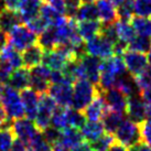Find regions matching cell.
<instances>
[{"mask_svg":"<svg viewBox=\"0 0 151 151\" xmlns=\"http://www.w3.org/2000/svg\"><path fill=\"white\" fill-rule=\"evenodd\" d=\"M47 94L50 95L58 106L70 107L73 101V86L71 83H60V84H50L47 89Z\"/></svg>","mask_w":151,"mask_h":151,"instance_id":"8","label":"cell"},{"mask_svg":"<svg viewBox=\"0 0 151 151\" xmlns=\"http://www.w3.org/2000/svg\"><path fill=\"white\" fill-rule=\"evenodd\" d=\"M44 1L50 6H52L60 13L65 14V2H64V0H44Z\"/></svg>","mask_w":151,"mask_h":151,"instance_id":"47","label":"cell"},{"mask_svg":"<svg viewBox=\"0 0 151 151\" xmlns=\"http://www.w3.org/2000/svg\"><path fill=\"white\" fill-rule=\"evenodd\" d=\"M29 149L30 151H53L52 146H50L46 142L41 131L37 134V137L33 139V141L30 143Z\"/></svg>","mask_w":151,"mask_h":151,"instance_id":"40","label":"cell"},{"mask_svg":"<svg viewBox=\"0 0 151 151\" xmlns=\"http://www.w3.org/2000/svg\"><path fill=\"white\" fill-rule=\"evenodd\" d=\"M110 1H111V2H113V4H115L116 7H118V6H119L120 4H122L125 0H110Z\"/></svg>","mask_w":151,"mask_h":151,"instance_id":"54","label":"cell"},{"mask_svg":"<svg viewBox=\"0 0 151 151\" xmlns=\"http://www.w3.org/2000/svg\"><path fill=\"white\" fill-rule=\"evenodd\" d=\"M43 4H44V0H27L19 10L22 22H24L27 24L39 17Z\"/></svg>","mask_w":151,"mask_h":151,"instance_id":"20","label":"cell"},{"mask_svg":"<svg viewBox=\"0 0 151 151\" xmlns=\"http://www.w3.org/2000/svg\"><path fill=\"white\" fill-rule=\"evenodd\" d=\"M2 88H4V85L0 84V97H1V93H2Z\"/></svg>","mask_w":151,"mask_h":151,"instance_id":"56","label":"cell"},{"mask_svg":"<svg viewBox=\"0 0 151 151\" xmlns=\"http://www.w3.org/2000/svg\"><path fill=\"white\" fill-rule=\"evenodd\" d=\"M21 101L22 105L24 108V114L27 118L30 120H34L39 110V101H40V96L37 92H34L32 88H25L21 91Z\"/></svg>","mask_w":151,"mask_h":151,"instance_id":"14","label":"cell"},{"mask_svg":"<svg viewBox=\"0 0 151 151\" xmlns=\"http://www.w3.org/2000/svg\"><path fill=\"white\" fill-rule=\"evenodd\" d=\"M68 62V58L59 49L44 51L42 63L52 71H62Z\"/></svg>","mask_w":151,"mask_h":151,"instance_id":"15","label":"cell"},{"mask_svg":"<svg viewBox=\"0 0 151 151\" xmlns=\"http://www.w3.org/2000/svg\"><path fill=\"white\" fill-rule=\"evenodd\" d=\"M105 128L101 122H88L82 128V134L84 137V140L92 142L94 140L98 139L104 134Z\"/></svg>","mask_w":151,"mask_h":151,"instance_id":"28","label":"cell"},{"mask_svg":"<svg viewBox=\"0 0 151 151\" xmlns=\"http://www.w3.org/2000/svg\"><path fill=\"white\" fill-rule=\"evenodd\" d=\"M27 25H28V28H29L31 31H33L37 35L40 33H42L43 31L49 27V24L46 23L45 20H44L41 16H39V17H37L35 19H33L32 21H30L29 23H27Z\"/></svg>","mask_w":151,"mask_h":151,"instance_id":"42","label":"cell"},{"mask_svg":"<svg viewBox=\"0 0 151 151\" xmlns=\"http://www.w3.org/2000/svg\"><path fill=\"white\" fill-rule=\"evenodd\" d=\"M126 115L128 119L137 124H141L147 118V110L140 94L129 96L127 99Z\"/></svg>","mask_w":151,"mask_h":151,"instance_id":"9","label":"cell"},{"mask_svg":"<svg viewBox=\"0 0 151 151\" xmlns=\"http://www.w3.org/2000/svg\"><path fill=\"white\" fill-rule=\"evenodd\" d=\"M0 104L4 108L8 117L11 120L20 119L24 117V108L22 105L21 96L18 94V91L12 88L9 85H4L1 97H0Z\"/></svg>","mask_w":151,"mask_h":151,"instance_id":"2","label":"cell"},{"mask_svg":"<svg viewBox=\"0 0 151 151\" xmlns=\"http://www.w3.org/2000/svg\"><path fill=\"white\" fill-rule=\"evenodd\" d=\"M134 81L140 93L151 89V67H146L140 74L134 76Z\"/></svg>","mask_w":151,"mask_h":151,"instance_id":"37","label":"cell"},{"mask_svg":"<svg viewBox=\"0 0 151 151\" xmlns=\"http://www.w3.org/2000/svg\"><path fill=\"white\" fill-rule=\"evenodd\" d=\"M124 62L126 64V68L130 75L137 76L147 67V56L143 53L134 52V51L127 50L122 54Z\"/></svg>","mask_w":151,"mask_h":151,"instance_id":"10","label":"cell"},{"mask_svg":"<svg viewBox=\"0 0 151 151\" xmlns=\"http://www.w3.org/2000/svg\"><path fill=\"white\" fill-rule=\"evenodd\" d=\"M77 30L78 33L84 41H89L93 38L97 37L101 33V22L98 20L95 21H80L77 22Z\"/></svg>","mask_w":151,"mask_h":151,"instance_id":"25","label":"cell"},{"mask_svg":"<svg viewBox=\"0 0 151 151\" xmlns=\"http://www.w3.org/2000/svg\"><path fill=\"white\" fill-rule=\"evenodd\" d=\"M10 151H30V149L28 145H25L20 139L16 138L13 140V143L12 146H11Z\"/></svg>","mask_w":151,"mask_h":151,"instance_id":"48","label":"cell"},{"mask_svg":"<svg viewBox=\"0 0 151 151\" xmlns=\"http://www.w3.org/2000/svg\"><path fill=\"white\" fill-rule=\"evenodd\" d=\"M8 44H9L8 33H6L2 30H0V51L4 50Z\"/></svg>","mask_w":151,"mask_h":151,"instance_id":"50","label":"cell"},{"mask_svg":"<svg viewBox=\"0 0 151 151\" xmlns=\"http://www.w3.org/2000/svg\"><path fill=\"white\" fill-rule=\"evenodd\" d=\"M98 93L97 86L87 80H78L73 85V101L72 107L76 110H84Z\"/></svg>","mask_w":151,"mask_h":151,"instance_id":"1","label":"cell"},{"mask_svg":"<svg viewBox=\"0 0 151 151\" xmlns=\"http://www.w3.org/2000/svg\"><path fill=\"white\" fill-rule=\"evenodd\" d=\"M134 14L139 17H151V0H134Z\"/></svg>","mask_w":151,"mask_h":151,"instance_id":"39","label":"cell"},{"mask_svg":"<svg viewBox=\"0 0 151 151\" xmlns=\"http://www.w3.org/2000/svg\"><path fill=\"white\" fill-rule=\"evenodd\" d=\"M11 129L14 134V137L20 139L28 146H30V143L33 141V139L40 132L35 124H33L29 118L16 119L11 125Z\"/></svg>","mask_w":151,"mask_h":151,"instance_id":"7","label":"cell"},{"mask_svg":"<svg viewBox=\"0 0 151 151\" xmlns=\"http://www.w3.org/2000/svg\"><path fill=\"white\" fill-rule=\"evenodd\" d=\"M0 59L6 61L7 63L12 67L13 70L20 68L23 65V61H22V55L20 54V52L16 50L13 46L10 44L4 47V50L0 53Z\"/></svg>","mask_w":151,"mask_h":151,"instance_id":"27","label":"cell"},{"mask_svg":"<svg viewBox=\"0 0 151 151\" xmlns=\"http://www.w3.org/2000/svg\"><path fill=\"white\" fill-rule=\"evenodd\" d=\"M116 29H117L118 38L124 42L129 44L136 37V31L130 22L117 21L116 22Z\"/></svg>","mask_w":151,"mask_h":151,"instance_id":"32","label":"cell"},{"mask_svg":"<svg viewBox=\"0 0 151 151\" xmlns=\"http://www.w3.org/2000/svg\"><path fill=\"white\" fill-rule=\"evenodd\" d=\"M101 59L86 54L81 59V63L84 67L85 77L94 85L98 86L101 78Z\"/></svg>","mask_w":151,"mask_h":151,"instance_id":"13","label":"cell"},{"mask_svg":"<svg viewBox=\"0 0 151 151\" xmlns=\"http://www.w3.org/2000/svg\"><path fill=\"white\" fill-rule=\"evenodd\" d=\"M10 122L11 119L8 117V115L6 113L4 108L2 107V105L0 104V129H4V128H11L10 126Z\"/></svg>","mask_w":151,"mask_h":151,"instance_id":"46","label":"cell"},{"mask_svg":"<svg viewBox=\"0 0 151 151\" xmlns=\"http://www.w3.org/2000/svg\"><path fill=\"white\" fill-rule=\"evenodd\" d=\"M8 85L17 91H23L30 86V71L27 67H20L12 72Z\"/></svg>","mask_w":151,"mask_h":151,"instance_id":"21","label":"cell"},{"mask_svg":"<svg viewBox=\"0 0 151 151\" xmlns=\"http://www.w3.org/2000/svg\"><path fill=\"white\" fill-rule=\"evenodd\" d=\"M147 62H148L149 67H151V50L148 52V54H147Z\"/></svg>","mask_w":151,"mask_h":151,"instance_id":"53","label":"cell"},{"mask_svg":"<svg viewBox=\"0 0 151 151\" xmlns=\"http://www.w3.org/2000/svg\"><path fill=\"white\" fill-rule=\"evenodd\" d=\"M94 1H97V0H82L83 4H93Z\"/></svg>","mask_w":151,"mask_h":151,"instance_id":"55","label":"cell"},{"mask_svg":"<svg viewBox=\"0 0 151 151\" xmlns=\"http://www.w3.org/2000/svg\"><path fill=\"white\" fill-rule=\"evenodd\" d=\"M128 50L139 52V53H148L151 50L150 39L142 35H136L134 39L128 44Z\"/></svg>","mask_w":151,"mask_h":151,"instance_id":"34","label":"cell"},{"mask_svg":"<svg viewBox=\"0 0 151 151\" xmlns=\"http://www.w3.org/2000/svg\"><path fill=\"white\" fill-rule=\"evenodd\" d=\"M4 8V4H2V0H0V9Z\"/></svg>","mask_w":151,"mask_h":151,"instance_id":"57","label":"cell"},{"mask_svg":"<svg viewBox=\"0 0 151 151\" xmlns=\"http://www.w3.org/2000/svg\"><path fill=\"white\" fill-rule=\"evenodd\" d=\"M14 140V134L11 128L0 129V151H10Z\"/></svg>","mask_w":151,"mask_h":151,"instance_id":"38","label":"cell"},{"mask_svg":"<svg viewBox=\"0 0 151 151\" xmlns=\"http://www.w3.org/2000/svg\"><path fill=\"white\" fill-rule=\"evenodd\" d=\"M43 134V137H44V139H45V141L50 146H55L56 143L60 141V138H61V130L56 129V128H54V127H47L46 129H44L43 131H41Z\"/></svg>","mask_w":151,"mask_h":151,"instance_id":"41","label":"cell"},{"mask_svg":"<svg viewBox=\"0 0 151 151\" xmlns=\"http://www.w3.org/2000/svg\"><path fill=\"white\" fill-rule=\"evenodd\" d=\"M9 44L19 52H23L29 46L38 42V35L28 28V25L19 24L8 33Z\"/></svg>","mask_w":151,"mask_h":151,"instance_id":"4","label":"cell"},{"mask_svg":"<svg viewBox=\"0 0 151 151\" xmlns=\"http://www.w3.org/2000/svg\"><path fill=\"white\" fill-rule=\"evenodd\" d=\"M140 127H141V137H142V141L151 147V118L146 119L143 122H141V124H140Z\"/></svg>","mask_w":151,"mask_h":151,"instance_id":"44","label":"cell"},{"mask_svg":"<svg viewBox=\"0 0 151 151\" xmlns=\"http://www.w3.org/2000/svg\"><path fill=\"white\" fill-rule=\"evenodd\" d=\"M101 93L109 109L118 111V113L126 114L127 99H128V97L124 93H122L116 87H113L110 88V89H108V91L101 92Z\"/></svg>","mask_w":151,"mask_h":151,"instance_id":"12","label":"cell"},{"mask_svg":"<svg viewBox=\"0 0 151 151\" xmlns=\"http://www.w3.org/2000/svg\"><path fill=\"white\" fill-rule=\"evenodd\" d=\"M43 55H44V50L38 43L29 46L22 53V61L24 67L30 70L37 65H40L43 60Z\"/></svg>","mask_w":151,"mask_h":151,"instance_id":"18","label":"cell"},{"mask_svg":"<svg viewBox=\"0 0 151 151\" xmlns=\"http://www.w3.org/2000/svg\"><path fill=\"white\" fill-rule=\"evenodd\" d=\"M40 16L45 20L49 27H60L65 23L67 18L64 17V14L60 13L58 10H55L52 6L49 4H43L41 7Z\"/></svg>","mask_w":151,"mask_h":151,"instance_id":"23","label":"cell"},{"mask_svg":"<svg viewBox=\"0 0 151 151\" xmlns=\"http://www.w3.org/2000/svg\"><path fill=\"white\" fill-rule=\"evenodd\" d=\"M67 122H68V127L80 130L86 124V118L82 111L76 110L73 107L72 108L68 107L67 108Z\"/></svg>","mask_w":151,"mask_h":151,"instance_id":"33","label":"cell"},{"mask_svg":"<svg viewBox=\"0 0 151 151\" xmlns=\"http://www.w3.org/2000/svg\"><path fill=\"white\" fill-rule=\"evenodd\" d=\"M96 8L101 24L107 25L117 22V8L110 0H97Z\"/></svg>","mask_w":151,"mask_h":151,"instance_id":"16","label":"cell"},{"mask_svg":"<svg viewBox=\"0 0 151 151\" xmlns=\"http://www.w3.org/2000/svg\"><path fill=\"white\" fill-rule=\"evenodd\" d=\"M115 139L127 148L134 147L137 143L141 142L142 137L140 124L131 122L129 119H124L115 134Z\"/></svg>","mask_w":151,"mask_h":151,"instance_id":"3","label":"cell"},{"mask_svg":"<svg viewBox=\"0 0 151 151\" xmlns=\"http://www.w3.org/2000/svg\"><path fill=\"white\" fill-rule=\"evenodd\" d=\"M22 22L20 13L18 11L4 8L0 9V30L9 33L11 30Z\"/></svg>","mask_w":151,"mask_h":151,"instance_id":"19","label":"cell"},{"mask_svg":"<svg viewBox=\"0 0 151 151\" xmlns=\"http://www.w3.org/2000/svg\"><path fill=\"white\" fill-rule=\"evenodd\" d=\"M56 107H58L56 101L47 93L40 94L38 115L34 119V124L40 131H43L47 127H50L51 118H52V115Z\"/></svg>","mask_w":151,"mask_h":151,"instance_id":"5","label":"cell"},{"mask_svg":"<svg viewBox=\"0 0 151 151\" xmlns=\"http://www.w3.org/2000/svg\"><path fill=\"white\" fill-rule=\"evenodd\" d=\"M101 120L106 132L109 134H115L119 126L122 125V122H124V114L108 109Z\"/></svg>","mask_w":151,"mask_h":151,"instance_id":"26","label":"cell"},{"mask_svg":"<svg viewBox=\"0 0 151 151\" xmlns=\"http://www.w3.org/2000/svg\"><path fill=\"white\" fill-rule=\"evenodd\" d=\"M115 87L119 89L122 93H124L127 97L140 94V91L136 84L134 77L132 75H130L129 73H125L122 75L118 76Z\"/></svg>","mask_w":151,"mask_h":151,"instance_id":"22","label":"cell"},{"mask_svg":"<svg viewBox=\"0 0 151 151\" xmlns=\"http://www.w3.org/2000/svg\"><path fill=\"white\" fill-rule=\"evenodd\" d=\"M85 50L87 54L105 60L114 55V43H111L101 34H98L97 37L86 42Z\"/></svg>","mask_w":151,"mask_h":151,"instance_id":"6","label":"cell"},{"mask_svg":"<svg viewBox=\"0 0 151 151\" xmlns=\"http://www.w3.org/2000/svg\"><path fill=\"white\" fill-rule=\"evenodd\" d=\"M131 25L134 27L136 33L142 37H151V19L146 17L136 16L130 21Z\"/></svg>","mask_w":151,"mask_h":151,"instance_id":"31","label":"cell"},{"mask_svg":"<svg viewBox=\"0 0 151 151\" xmlns=\"http://www.w3.org/2000/svg\"><path fill=\"white\" fill-rule=\"evenodd\" d=\"M68 108V107H67ZM67 108L58 106L51 118V126L59 130H64L68 128V122H67Z\"/></svg>","mask_w":151,"mask_h":151,"instance_id":"30","label":"cell"},{"mask_svg":"<svg viewBox=\"0 0 151 151\" xmlns=\"http://www.w3.org/2000/svg\"><path fill=\"white\" fill-rule=\"evenodd\" d=\"M83 142H84V137L80 130L68 127L66 129L62 130L61 138H60V141L58 143L61 145L62 147L71 150L73 148L80 146L81 143Z\"/></svg>","mask_w":151,"mask_h":151,"instance_id":"17","label":"cell"},{"mask_svg":"<svg viewBox=\"0 0 151 151\" xmlns=\"http://www.w3.org/2000/svg\"><path fill=\"white\" fill-rule=\"evenodd\" d=\"M68 151H93V149L91 148L89 143L83 142V143H81L80 146L73 148V149H71V150H68Z\"/></svg>","mask_w":151,"mask_h":151,"instance_id":"52","label":"cell"},{"mask_svg":"<svg viewBox=\"0 0 151 151\" xmlns=\"http://www.w3.org/2000/svg\"><path fill=\"white\" fill-rule=\"evenodd\" d=\"M134 0H125L117 7V14L119 21L130 22L134 18Z\"/></svg>","mask_w":151,"mask_h":151,"instance_id":"35","label":"cell"},{"mask_svg":"<svg viewBox=\"0 0 151 151\" xmlns=\"http://www.w3.org/2000/svg\"><path fill=\"white\" fill-rule=\"evenodd\" d=\"M65 2V14L66 18L75 19L76 12L82 4V0H64Z\"/></svg>","mask_w":151,"mask_h":151,"instance_id":"43","label":"cell"},{"mask_svg":"<svg viewBox=\"0 0 151 151\" xmlns=\"http://www.w3.org/2000/svg\"><path fill=\"white\" fill-rule=\"evenodd\" d=\"M98 11L96 4H83L80 6L75 16V20L80 21H95L98 20Z\"/></svg>","mask_w":151,"mask_h":151,"instance_id":"29","label":"cell"},{"mask_svg":"<svg viewBox=\"0 0 151 151\" xmlns=\"http://www.w3.org/2000/svg\"><path fill=\"white\" fill-rule=\"evenodd\" d=\"M108 151H128V148L125 147V146L122 145L120 142H118L117 140L115 139V141H114V143L110 146Z\"/></svg>","mask_w":151,"mask_h":151,"instance_id":"51","label":"cell"},{"mask_svg":"<svg viewBox=\"0 0 151 151\" xmlns=\"http://www.w3.org/2000/svg\"><path fill=\"white\" fill-rule=\"evenodd\" d=\"M108 109V106L106 104L101 93L98 91L97 95L92 101V103L83 110V114H84L85 118L88 119V122H99L104 118Z\"/></svg>","mask_w":151,"mask_h":151,"instance_id":"11","label":"cell"},{"mask_svg":"<svg viewBox=\"0 0 151 151\" xmlns=\"http://www.w3.org/2000/svg\"><path fill=\"white\" fill-rule=\"evenodd\" d=\"M150 43H151V37H150Z\"/></svg>","mask_w":151,"mask_h":151,"instance_id":"58","label":"cell"},{"mask_svg":"<svg viewBox=\"0 0 151 151\" xmlns=\"http://www.w3.org/2000/svg\"><path fill=\"white\" fill-rule=\"evenodd\" d=\"M27 0H2L4 7L9 10H13V11H18L20 10L23 4Z\"/></svg>","mask_w":151,"mask_h":151,"instance_id":"45","label":"cell"},{"mask_svg":"<svg viewBox=\"0 0 151 151\" xmlns=\"http://www.w3.org/2000/svg\"><path fill=\"white\" fill-rule=\"evenodd\" d=\"M38 44L44 51L54 50L59 45V38L55 27H47L42 33L39 34Z\"/></svg>","mask_w":151,"mask_h":151,"instance_id":"24","label":"cell"},{"mask_svg":"<svg viewBox=\"0 0 151 151\" xmlns=\"http://www.w3.org/2000/svg\"><path fill=\"white\" fill-rule=\"evenodd\" d=\"M114 141H115V138L113 137V134H104L98 139L89 142V146L93 149V151H108Z\"/></svg>","mask_w":151,"mask_h":151,"instance_id":"36","label":"cell"},{"mask_svg":"<svg viewBox=\"0 0 151 151\" xmlns=\"http://www.w3.org/2000/svg\"><path fill=\"white\" fill-rule=\"evenodd\" d=\"M128 151H151V147L148 146L147 143H145L143 141L137 143L134 147H130Z\"/></svg>","mask_w":151,"mask_h":151,"instance_id":"49","label":"cell"}]
</instances>
